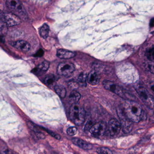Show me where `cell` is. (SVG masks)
Segmentation results:
<instances>
[{"instance_id": "5bb4252c", "label": "cell", "mask_w": 154, "mask_h": 154, "mask_svg": "<svg viewBox=\"0 0 154 154\" xmlns=\"http://www.w3.org/2000/svg\"><path fill=\"white\" fill-rule=\"evenodd\" d=\"M88 82L91 85H97L99 83L100 81V77L99 74L97 73L96 71L92 70L89 74L88 75L87 77Z\"/></svg>"}, {"instance_id": "cb8c5ba5", "label": "cell", "mask_w": 154, "mask_h": 154, "mask_svg": "<svg viewBox=\"0 0 154 154\" xmlns=\"http://www.w3.org/2000/svg\"><path fill=\"white\" fill-rule=\"evenodd\" d=\"M93 125V124L92 122L90 121H88V122L86 123V125L85 126V130H86V131H88V130H90V128L92 127Z\"/></svg>"}, {"instance_id": "4fadbf2b", "label": "cell", "mask_w": 154, "mask_h": 154, "mask_svg": "<svg viewBox=\"0 0 154 154\" xmlns=\"http://www.w3.org/2000/svg\"><path fill=\"white\" fill-rule=\"evenodd\" d=\"M76 55V53L73 51L62 49L58 50L57 52V56L58 57L64 59L72 58L75 57Z\"/></svg>"}, {"instance_id": "484cf974", "label": "cell", "mask_w": 154, "mask_h": 154, "mask_svg": "<svg viewBox=\"0 0 154 154\" xmlns=\"http://www.w3.org/2000/svg\"><path fill=\"white\" fill-rule=\"evenodd\" d=\"M0 154H12L11 153L7 151H5V152H2L0 153Z\"/></svg>"}, {"instance_id": "9a60e30c", "label": "cell", "mask_w": 154, "mask_h": 154, "mask_svg": "<svg viewBox=\"0 0 154 154\" xmlns=\"http://www.w3.org/2000/svg\"><path fill=\"white\" fill-rule=\"evenodd\" d=\"M7 31V26L5 20L4 14L0 10V35H5Z\"/></svg>"}, {"instance_id": "7402d4cb", "label": "cell", "mask_w": 154, "mask_h": 154, "mask_svg": "<svg viewBox=\"0 0 154 154\" xmlns=\"http://www.w3.org/2000/svg\"><path fill=\"white\" fill-rule=\"evenodd\" d=\"M96 152L99 154H113L112 151L107 147L98 148Z\"/></svg>"}, {"instance_id": "8992f818", "label": "cell", "mask_w": 154, "mask_h": 154, "mask_svg": "<svg viewBox=\"0 0 154 154\" xmlns=\"http://www.w3.org/2000/svg\"><path fill=\"white\" fill-rule=\"evenodd\" d=\"M4 14L7 27H12L19 25L21 22L20 18L12 12L5 13Z\"/></svg>"}, {"instance_id": "ac0fdd59", "label": "cell", "mask_w": 154, "mask_h": 154, "mask_svg": "<svg viewBox=\"0 0 154 154\" xmlns=\"http://www.w3.org/2000/svg\"><path fill=\"white\" fill-rule=\"evenodd\" d=\"M49 32V27L47 24H43L40 29V35L43 38L46 39L48 38Z\"/></svg>"}, {"instance_id": "d4e9b609", "label": "cell", "mask_w": 154, "mask_h": 154, "mask_svg": "<svg viewBox=\"0 0 154 154\" xmlns=\"http://www.w3.org/2000/svg\"><path fill=\"white\" fill-rule=\"evenodd\" d=\"M43 54H44V51H43L42 50V49H40L39 50L36 52V54L34 55V56L37 57H41L43 56Z\"/></svg>"}, {"instance_id": "6da1fadb", "label": "cell", "mask_w": 154, "mask_h": 154, "mask_svg": "<svg viewBox=\"0 0 154 154\" xmlns=\"http://www.w3.org/2000/svg\"><path fill=\"white\" fill-rule=\"evenodd\" d=\"M125 116L130 121L138 123L143 119V111L140 104L135 101L127 100L121 107Z\"/></svg>"}, {"instance_id": "9c48e42d", "label": "cell", "mask_w": 154, "mask_h": 154, "mask_svg": "<svg viewBox=\"0 0 154 154\" xmlns=\"http://www.w3.org/2000/svg\"><path fill=\"white\" fill-rule=\"evenodd\" d=\"M137 93L139 94L140 98L144 102L151 105H153V99H151V97L147 92V90L142 87H139L137 89Z\"/></svg>"}, {"instance_id": "d6986e66", "label": "cell", "mask_w": 154, "mask_h": 154, "mask_svg": "<svg viewBox=\"0 0 154 154\" xmlns=\"http://www.w3.org/2000/svg\"><path fill=\"white\" fill-rule=\"evenodd\" d=\"M56 81V77L52 74L47 75L44 80V82L47 86L53 85Z\"/></svg>"}, {"instance_id": "44dd1931", "label": "cell", "mask_w": 154, "mask_h": 154, "mask_svg": "<svg viewBox=\"0 0 154 154\" xmlns=\"http://www.w3.org/2000/svg\"><path fill=\"white\" fill-rule=\"evenodd\" d=\"M154 47L150 48L146 50V56L148 59L151 61H153L154 60Z\"/></svg>"}, {"instance_id": "3957f363", "label": "cell", "mask_w": 154, "mask_h": 154, "mask_svg": "<svg viewBox=\"0 0 154 154\" xmlns=\"http://www.w3.org/2000/svg\"><path fill=\"white\" fill-rule=\"evenodd\" d=\"M6 4L12 13L20 18H26V11L20 0H6Z\"/></svg>"}, {"instance_id": "7a4b0ae2", "label": "cell", "mask_w": 154, "mask_h": 154, "mask_svg": "<svg viewBox=\"0 0 154 154\" xmlns=\"http://www.w3.org/2000/svg\"><path fill=\"white\" fill-rule=\"evenodd\" d=\"M86 113L83 107L77 103L72 104L69 110V118L76 125L80 126L84 123Z\"/></svg>"}, {"instance_id": "ffe728a7", "label": "cell", "mask_w": 154, "mask_h": 154, "mask_svg": "<svg viewBox=\"0 0 154 154\" xmlns=\"http://www.w3.org/2000/svg\"><path fill=\"white\" fill-rule=\"evenodd\" d=\"M87 79V75L86 74L84 73H81L80 74L78 77L77 81L82 86H86V81Z\"/></svg>"}, {"instance_id": "e0dca14e", "label": "cell", "mask_w": 154, "mask_h": 154, "mask_svg": "<svg viewBox=\"0 0 154 154\" xmlns=\"http://www.w3.org/2000/svg\"><path fill=\"white\" fill-rule=\"evenodd\" d=\"M54 89L57 94L61 98H64L67 95L66 88L61 85H57L54 87Z\"/></svg>"}, {"instance_id": "5b68a950", "label": "cell", "mask_w": 154, "mask_h": 154, "mask_svg": "<svg viewBox=\"0 0 154 154\" xmlns=\"http://www.w3.org/2000/svg\"><path fill=\"white\" fill-rule=\"evenodd\" d=\"M107 129V125L101 121L94 124L90 130V134L96 137L101 136L104 134Z\"/></svg>"}, {"instance_id": "30bf717a", "label": "cell", "mask_w": 154, "mask_h": 154, "mask_svg": "<svg viewBox=\"0 0 154 154\" xmlns=\"http://www.w3.org/2000/svg\"><path fill=\"white\" fill-rule=\"evenodd\" d=\"M11 45L14 48L22 52H28L31 48L30 43L24 40L17 41L12 43Z\"/></svg>"}, {"instance_id": "603a6c76", "label": "cell", "mask_w": 154, "mask_h": 154, "mask_svg": "<svg viewBox=\"0 0 154 154\" xmlns=\"http://www.w3.org/2000/svg\"><path fill=\"white\" fill-rule=\"evenodd\" d=\"M77 129L75 127H71L67 130V134L70 136H73L77 134Z\"/></svg>"}, {"instance_id": "2e32d148", "label": "cell", "mask_w": 154, "mask_h": 154, "mask_svg": "<svg viewBox=\"0 0 154 154\" xmlns=\"http://www.w3.org/2000/svg\"><path fill=\"white\" fill-rule=\"evenodd\" d=\"M80 97H81V95L79 92L76 91H73L70 94L69 97L70 103L72 104H76L78 102Z\"/></svg>"}, {"instance_id": "7c38bea8", "label": "cell", "mask_w": 154, "mask_h": 154, "mask_svg": "<svg viewBox=\"0 0 154 154\" xmlns=\"http://www.w3.org/2000/svg\"><path fill=\"white\" fill-rule=\"evenodd\" d=\"M74 144L85 150H89L92 149L93 146L84 140L79 138H73L71 140Z\"/></svg>"}, {"instance_id": "52a82bcc", "label": "cell", "mask_w": 154, "mask_h": 154, "mask_svg": "<svg viewBox=\"0 0 154 154\" xmlns=\"http://www.w3.org/2000/svg\"><path fill=\"white\" fill-rule=\"evenodd\" d=\"M108 129L109 134L112 136L117 135L121 129V124L117 119H113L108 122Z\"/></svg>"}, {"instance_id": "8fae6325", "label": "cell", "mask_w": 154, "mask_h": 154, "mask_svg": "<svg viewBox=\"0 0 154 154\" xmlns=\"http://www.w3.org/2000/svg\"><path fill=\"white\" fill-rule=\"evenodd\" d=\"M49 66V62L47 60H45L38 65L34 69H33V72L36 75H42L48 71Z\"/></svg>"}, {"instance_id": "4316f807", "label": "cell", "mask_w": 154, "mask_h": 154, "mask_svg": "<svg viewBox=\"0 0 154 154\" xmlns=\"http://www.w3.org/2000/svg\"><path fill=\"white\" fill-rule=\"evenodd\" d=\"M152 23L150 24V25H151V26H152H152H153V19L152 20Z\"/></svg>"}, {"instance_id": "277c9868", "label": "cell", "mask_w": 154, "mask_h": 154, "mask_svg": "<svg viewBox=\"0 0 154 154\" xmlns=\"http://www.w3.org/2000/svg\"><path fill=\"white\" fill-rule=\"evenodd\" d=\"M75 70V66L70 62L60 63L57 68V73L59 75L67 76L73 73Z\"/></svg>"}, {"instance_id": "ba28073f", "label": "cell", "mask_w": 154, "mask_h": 154, "mask_svg": "<svg viewBox=\"0 0 154 154\" xmlns=\"http://www.w3.org/2000/svg\"><path fill=\"white\" fill-rule=\"evenodd\" d=\"M103 85L106 89L112 91L119 96H123L124 94V91L121 88L117 85L112 82L109 80L104 81L103 82Z\"/></svg>"}]
</instances>
